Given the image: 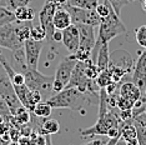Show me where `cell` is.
Here are the masks:
<instances>
[{"label": "cell", "mask_w": 146, "mask_h": 145, "mask_svg": "<svg viewBox=\"0 0 146 145\" xmlns=\"http://www.w3.org/2000/svg\"><path fill=\"white\" fill-rule=\"evenodd\" d=\"M95 83L98 85L99 89L106 88L109 84L112 83V76H111V72L109 69H105V70L100 71V74L98 75V78L95 79Z\"/></svg>", "instance_id": "7402d4cb"}, {"label": "cell", "mask_w": 146, "mask_h": 145, "mask_svg": "<svg viewBox=\"0 0 146 145\" xmlns=\"http://www.w3.org/2000/svg\"><path fill=\"white\" fill-rule=\"evenodd\" d=\"M16 21H33L35 18V11L28 6H20L14 10Z\"/></svg>", "instance_id": "ffe728a7"}, {"label": "cell", "mask_w": 146, "mask_h": 145, "mask_svg": "<svg viewBox=\"0 0 146 145\" xmlns=\"http://www.w3.org/2000/svg\"><path fill=\"white\" fill-rule=\"evenodd\" d=\"M52 23H54V26H55L56 30H60V31H62L64 29H66L68 26H70L72 24L70 14H69V11L66 10L64 6L56 9V11L54 14V19H52Z\"/></svg>", "instance_id": "2e32d148"}, {"label": "cell", "mask_w": 146, "mask_h": 145, "mask_svg": "<svg viewBox=\"0 0 146 145\" xmlns=\"http://www.w3.org/2000/svg\"><path fill=\"white\" fill-rule=\"evenodd\" d=\"M30 38L38 41H45L46 40V33L44 30V28L39 24V25H33L31 30H30Z\"/></svg>", "instance_id": "d4e9b609"}, {"label": "cell", "mask_w": 146, "mask_h": 145, "mask_svg": "<svg viewBox=\"0 0 146 145\" xmlns=\"http://www.w3.org/2000/svg\"><path fill=\"white\" fill-rule=\"evenodd\" d=\"M114 10V9L111 8L110 5L108 4L106 1H104L102 4H98V6L95 8V11L98 13V15L100 16V18L102 19V18H106L108 15H110V13Z\"/></svg>", "instance_id": "f546056e"}, {"label": "cell", "mask_w": 146, "mask_h": 145, "mask_svg": "<svg viewBox=\"0 0 146 145\" xmlns=\"http://www.w3.org/2000/svg\"><path fill=\"white\" fill-rule=\"evenodd\" d=\"M135 39L141 48H146V24L139 26L135 31Z\"/></svg>", "instance_id": "484cf974"}, {"label": "cell", "mask_w": 146, "mask_h": 145, "mask_svg": "<svg viewBox=\"0 0 146 145\" xmlns=\"http://www.w3.org/2000/svg\"><path fill=\"white\" fill-rule=\"evenodd\" d=\"M134 101L129 100L126 98H122L121 95L117 94V99H116V108L119 110H131L134 109Z\"/></svg>", "instance_id": "83f0119b"}, {"label": "cell", "mask_w": 146, "mask_h": 145, "mask_svg": "<svg viewBox=\"0 0 146 145\" xmlns=\"http://www.w3.org/2000/svg\"><path fill=\"white\" fill-rule=\"evenodd\" d=\"M46 3L54 4L56 8H61V6H64L66 3H68V0H46Z\"/></svg>", "instance_id": "d6a6232c"}, {"label": "cell", "mask_w": 146, "mask_h": 145, "mask_svg": "<svg viewBox=\"0 0 146 145\" xmlns=\"http://www.w3.org/2000/svg\"><path fill=\"white\" fill-rule=\"evenodd\" d=\"M115 145H127V144L125 143V140H122L121 138H119V139H117V141H116V144H115Z\"/></svg>", "instance_id": "d590c367"}, {"label": "cell", "mask_w": 146, "mask_h": 145, "mask_svg": "<svg viewBox=\"0 0 146 145\" xmlns=\"http://www.w3.org/2000/svg\"><path fill=\"white\" fill-rule=\"evenodd\" d=\"M144 113L146 114V104H145V110H144Z\"/></svg>", "instance_id": "ab89813d"}, {"label": "cell", "mask_w": 146, "mask_h": 145, "mask_svg": "<svg viewBox=\"0 0 146 145\" xmlns=\"http://www.w3.org/2000/svg\"><path fill=\"white\" fill-rule=\"evenodd\" d=\"M109 61H110V51H109V43L102 44L98 50L95 59V64L99 68V70L102 71L109 67Z\"/></svg>", "instance_id": "ac0fdd59"}, {"label": "cell", "mask_w": 146, "mask_h": 145, "mask_svg": "<svg viewBox=\"0 0 146 145\" xmlns=\"http://www.w3.org/2000/svg\"><path fill=\"white\" fill-rule=\"evenodd\" d=\"M0 6H5V0H0Z\"/></svg>", "instance_id": "74e56055"}, {"label": "cell", "mask_w": 146, "mask_h": 145, "mask_svg": "<svg viewBox=\"0 0 146 145\" xmlns=\"http://www.w3.org/2000/svg\"><path fill=\"white\" fill-rule=\"evenodd\" d=\"M119 138H109V141L106 143V145H115Z\"/></svg>", "instance_id": "e575fe53"}, {"label": "cell", "mask_w": 146, "mask_h": 145, "mask_svg": "<svg viewBox=\"0 0 146 145\" xmlns=\"http://www.w3.org/2000/svg\"><path fill=\"white\" fill-rule=\"evenodd\" d=\"M14 21H16L14 11L8 9L6 6H0V26L10 24Z\"/></svg>", "instance_id": "603a6c76"}, {"label": "cell", "mask_w": 146, "mask_h": 145, "mask_svg": "<svg viewBox=\"0 0 146 145\" xmlns=\"http://www.w3.org/2000/svg\"><path fill=\"white\" fill-rule=\"evenodd\" d=\"M52 109H70L74 111H80L81 115H86L88 106H92L99 103L98 93H82L75 88H65L50 98L46 99Z\"/></svg>", "instance_id": "7a4b0ae2"}, {"label": "cell", "mask_w": 146, "mask_h": 145, "mask_svg": "<svg viewBox=\"0 0 146 145\" xmlns=\"http://www.w3.org/2000/svg\"><path fill=\"white\" fill-rule=\"evenodd\" d=\"M51 110H52V108L46 103V101H40L39 104L35 105L33 114H34L36 118H42V119H45V118H50Z\"/></svg>", "instance_id": "44dd1931"}, {"label": "cell", "mask_w": 146, "mask_h": 145, "mask_svg": "<svg viewBox=\"0 0 146 145\" xmlns=\"http://www.w3.org/2000/svg\"><path fill=\"white\" fill-rule=\"evenodd\" d=\"M3 121H4V119H3V116H1V115H0V124H1Z\"/></svg>", "instance_id": "f35d334b"}, {"label": "cell", "mask_w": 146, "mask_h": 145, "mask_svg": "<svg viewBox=\"0 0 146 145\" xmlns=\"http://www.w3.org/2000/svg\"><path fill=\"white\" fill-rule=\"evenodd\" d=\"M0 48L9 49L13 53L24 50V43L19 39L16 21L0 26Z\"/></svg>", "instance_id": "ba28073f"}, {"label": "cell", "mask_w": 146, "mask_h": 145, "mask_svg": "<svg viewBox=\"0 0 146 145\" xmlns=\"http://www.w3.org/2000/svg\"><path fill=\"white\" fill-rule=\"evenodd\" d=\"M127 31L126 30V26L122 23L121 18L116 13L112 10L110 13V15H108L106 18H102L100 24H99V33H98V38H96L95 47L91 51V59L95 63L96 54H98L99 48L102 44L106 43H110L112 39L116 38L119 35H122Z\"/></svg>", "instance_id": "3957f363"}, {"label": "cell", "mask_w": 146, "mask_h": 145, "mask_svg": "<svg viewBox=\"0 0 146 145\" xmlns=\"http://www.w3.org/2000/svg\"><path fill=\"white\" fill-rule=\"evenodd\" d=\"M44 47V41H38L34 39H28L24 43V55H25V64L26 68L38 69L39 59Z\"/></svg>", "instance_id": "30bf717a"}, {"label": "cell", "mask_w": 146, "mask_h": 145, "mask_svg": "<svg viewBox=\"0 0 146 145\" xmlns=\"http://www.w3.org/2000/svg\"><path fill=\"white\" fill-rule=\"evenodd\" d=\"M131 81L136 84L142 91L146 85V48L139 55L137 60L134 64V69L131 72Z\"/></svg>", "instance_id": "7c38bea8"}, {"label": "cell", "mask_w": 146, "mask_h": 145, "mask_svg": "<svg viewBox=\"0 0 146 145\" xmlns=\"http://www.w3.org/2000/svg\"><path fill=\"white\" fill-rule=\"evenodd\" d=\"M121 120L115 109L108 106V93L102 88L99 90V118L96 123L90 128L80 130L82 138H92L106 135L108 138H120Z\"/></svg>", "instance_id": "6da1fadb"}, {"label": "cell", "mask_w": 146, "mask_h": 145, "mask_svg": "<svg viewBox=\"0 0 146 145\" xmlns=\"http://www.w3.org/2000/svg\"><path fill=\"white\" fill-rule=\"evenodd\" d=\"M105 1L108 3V4L110 5L112 9H114V11H115L119 16L121 15L122 8L130 4V0H105Z\"/></svg>", "instance_id": "4316f807"}, {"label": "cell", "mask_w": 146, "mask_h": 145, "mask_svg": "<svg viewBox=\"0 0 146 145\" xmlns=\"http://www.w3.org/2000/svg\"><path fill=\"white\" fill-rule=\"evenodd\" d=\"M33 0H5V6L14 11L20 6H28Z\"/></svg>", "instance_id": "f1b7e54d"}, {"label": "cell", "mask_w": 146, "mask_h": 145, "mask_svg": "<svg viewBox=\"0 0 146 145\" xmlns=\"http://www.w3.org/2000/svg\"><path fill=\"white\" fill-rule=\"evenodd\" d=\"M85 61H76V65L72 70L71 78L66 88H75L82 93H98L100 89L98 88L95 80H91L85 75Z\"/></svg>", "instance_id": "5b68a950"}, {"label": "cell", "mask_w": 146, "mask_h": 145, "mask_svg": "<svg viewBox=\"0 0 146 145\" xmlns=\"http://www.w3.org/2000/svg\"><path fill=\"white\" fill-rule=\"evenodd\" d=\"M23 74L25 76V84L30 90H38L39 93L45 98L51 96L52 91V83H54V76H48V75L41 74L38 69L25 68L23 70Z\"/></svg>", "instance_id": "277c9868"}, {"label": "cell", "mask_w": 146, "mask_h": 145, "mask_svg": "<svg viewBox=\"0 0 146 145\" xmlns=\"http://www.w3.org/2000/svg\"><path fill=\"white\" fill-rule=\"evenodd\" d=\"M68 4L81 9H95L99 4V0H68Z\"/></svg>", "instance_id": "cb8c5ba5"}, {"label": "cell", "mask_w": 146, "mask_h": 145, "mask_svg": "<svg viewBox=\"0 0 146 145\" xmlns=\"http://www.w3.org/2000/svg\"><path fill=\"white\" fill-rule=\"evenodd\" d=\"M56 9L58 8H56L54 4H50V3L45 1L42 9L40 10V13H39V21H40V25L44 28V30L46 33V41L49 43L50 50H51V53H49V55L51 54V57H49V59H52L58 54V50L54 48L55 43L52 41V35H54V33L56 30L54 26V23H52V19H54V14H55Z\"/></svg>", "instance_id": "8992f818"}, {"label": "cell", "mask_w": 146, "mask_h": 145, "mask_svg": "<svg viewBox=\"0 0 146 145\" xmlns=\"http://www.w3.org/2000/svg\"><path fill=\"white\" fill-rule=\"evenodd\" d=\"M134 58L130 53H127L126 50H122V49H117V50L112 51L110 54V61H109V65H112V67L120 68L122 70H125L127 74H131L132 69H134Z\"/></svg>", "instance_id": "8fae6325"}, {"label": "cell", "mask_w": 146, "mask_h": 145, "mask_svg": "<svg viewBox=\"0 0 146 145\" xmlns=\"http://www.w3.org/2000/svg\"><path fill=\"white\" fill-rule=\"evenodd\" d=\"M79 29V35H80V49L92 51L96 43V36H95V26L86 25V24H78L76 25Z\"/></svg>", "instance_id": "5bb4252c"}, {"label": "cell", "mask_w": 146, "mask_h": 145, "mask_svg": "<svg viewBox=\"0 0 146 145\" xmlns=\"http://www.w3.org/2000/svg\"><path fill=\"white\" fill-rule=\"evenodd\" d=\"M61 40H62V31L55 30L54 35H52V41H54V43H60Z\"/></svg>", "instance_id": "836d02e7"}, {"label": "cell", "mask_w": 146, "mask_h": 145, "mask_svg": "<svg viewBox=\"0 0 146 145\" xmlns=\"http://www.w3.org/2000/svg\"><path fill=\"white\" fill-rule=\"evenodd\" d=\"M145 95H146V90H145Z\"/></svg>", "instance_id": "60d3db41"}, {"label": "cell", "mask_w": 146, "mask_h": 145, "mask_svg": "<svg viewBox=\"0 0 146 145\" xmlns=\"http://www.w3.org/2000/svg\"><path fill=\"white\" fill-rule=\"evenodd\" d=\"M62 44L68 49L70 54L78 51L79 47H80V35H79V29L75 24H71L66 29L62 30Z\"/></svg>", "instance_id": "4fadbf2b"}, {"label": "cell", "mask_w": 146, "mask_h": 145, "mask_svg": "<svg viewBox=\"0 0 146 145\" xmlns=\"http://www.w3.org/2000/svg\"><path fill=\"white\" fill-rule=\"evenodd\" d=\"M10 81L13 85H23L25 84V76L23 72H15L14 76L10 79Z\"/></svg>", "instance_id": "1f68e13d"}, {"label": "cell", "mask_w": 146, "mask_h": 145, "mask_svg": "<svg viewBox=\"0 0 146 145\" xmlns=\"http://www.w3.org/2000/svg\"><path fill=\"white\" fill-rule=\"evenodd\" d=\"M64 8L69 11L71 18V23L75 25L78 24H86L91 26H99L101 21V18L98 15V13L95 11V9H81L76 8V6L69 5L68 3L64 5Z\"/></svg>", "instance_id": "9c48e42d"}, {"label": "cell", "mask_w": 146, "mask_h": 145, "mask_svg": "<svg viewBox=\"0 0 146 145\" xmlns=\"http://www.w3.org/2000/svg\"><path fill=\"white\" fill-rule=\"evenodd\" d=\"M75 65H76V60L71 54L62 59L61 63L58 65V69H56L55 75H54V83H52V91H54V94L64 90L66 88V85H68L69 80L71 78Z\"/></svg>", "instance_id": "52a82bcc"}, {"label": "cell", "mask_w": 146, "mask_h": 145, "mask_svg": "<svg viewBox=\"0 0 146 145\" xmlns=\"http://www.w3.org/2000/svg\"><path fill=\"white\" fill-rule=\"evenodd\" d=\"M119 95H121L122 98H126L129 100L136 103L142 96V91L136 84H134L132 81H129V83L121 84L120 89H119Z\"/></svg>", "instance_id": "9a60e30c"}, {"label": "cell", "mask_w": 146, "mask_h": 145, "mask_svg": "<svg viewBox=\"0 0 146 145\" xmlns=\"http://www.w3.org/2000/svg\"><path fill=\"white\" fill-rule=\"evenodd\" d=\"M60 130V124L56 119H51V118H45L39 128L38 133L41 135H51L56 134Z\"/></svg>", "instance_id": "d6986e66"}, {"label": "cell", "mask_w": 146, "mask_h": 145, "mask_svg": "<svg viewBox=\"0 0 146 145\" xmlns=\"http://www.w3.org/2000/svg\"><path fill=\"white\" fill-rule=\"evenodd\" d=\"M132 123L136 128L139 145H146V114L141 113L132 118Z\"/></svg>", "instance_id": "e0dca14e"}, {"label": "cell", "mask_w": 146, "mask_h": 145, "mask_svg": "<svg viewBox=\"0 0 146 145\" xmlns=\"http://www.w3.org/2000/svg\"><path fill=\"white\" fill-rule=\"evenodd\" d=\"M9 145H20V144H19V141H10Z\"/></svg>", "instance_id": "8d00e7d4"}, {"label": "cell", "mask_w": 146, "mask_h": 145, "mask_svg": "<svg viewBox=\"0 0 146 145\" xmlns=\"http://www.w3.org/2000/svg\"><path fill=\"white\" fill-rule=\"evenodd\" d=\"M109 141V138L106 135H100L99 138H95V139H91L90 141H88L84 145H106V143Z\"/></svg>", "instance_id": "4dcf8cb0"}]
</instances>
